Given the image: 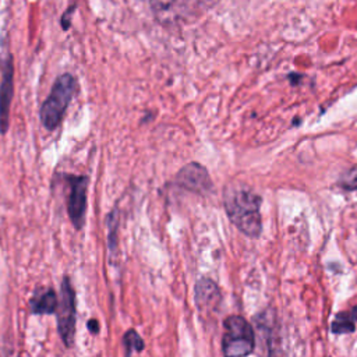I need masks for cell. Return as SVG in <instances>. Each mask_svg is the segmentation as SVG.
<instances>
[{"label": "cell", "mask_w": 357, "mask_h": 357, "mask_svg": "<svg viewBox=\"0 0 357 357\" xmlns=\"http://www.w3.org/2000/svg\"><path fill=\"white\" fill-rule=\"evenodd\" d=\"M223 205L230 222L245 236L258 237L262 230L261 197L252 190L240 185H227L223 192Z\"/></svg>", "instance_id": "1"}, {"label": "cell", "mask_w": 357, "mask_h": 357, "mask_svg": "<svg viewBox=\"0 0 357 357\" xmlns=\"http://www.w3.org/2000/svg\"><path fill=\"white\" fill-rule=\"evenodd\" d=\"M77 88L78 84L73 74L64 73L57 77L50 89L49 96L42 103L39 112L40 121L45 126V128L52 131L60 126L64 112L68 107L73 96L75 95Z\"/></svg>", "instance_id": "2"}, {"label": "cell", "mask_w": 357, "mask_h": 357, "mask_svg": "<svg viewBox=\"0 0 357 357\" xmlns=\"http://www.w3.org/2000/svg\"><path fill=\"white\" fill-rule=\"evenodd\" d=\"M222 350L225 356H247L254 350L255 333L252 326L240 315H230L223 322Z\"/></svg>", "instance_id": "3"}, {"label": "cell", "mask_w": 357, "mask_h": 357, "mask_svg": "<svg viewBox=\"0 0 357 357\" xmlns=\"http://www.w3.org/2000/svg\"><path fill=\"white\" fill-rule=\"evenodd\" d=\"M57 331L66 347H71L75 335V291L68 276L60 284V300L56 310Z\"/></svg>", "instance_id": "4"}, {"label": "cell", "mask_w": 357, "mask_h": 357, "mask_svg": "<svg viewBox=\"0 0 357 357\" xmlns=\"http://www.w3.org/2000/svg\"><path fill=\"white\" fill-rule=\"evenodd\" d=\"M70 184L68 195V216L73 226L77 230L84 227L85 211H86V194H88V177L86 176H68Z\"/></svg>", "instance_id": "5"}, {"label": "cell", "mask_w": 357, "mask_h": 357, "mask_svg": "<svg viewBox=\"0 0 357 357\" xmlns=\"http://www.w3.org/2000/svg\"><path fill=\"white\" fill-rule=\"evenodd\" d=\"M176 181L180 187L197 194H206L212 190V181L209 178L208 170L199 163L185 165L177 173Z\"/></svg>", "instance_id": "6"}, {"label": "cell", "mask_w": 357, "mask_h": 357, "mask_svg": "<svg viewBox=\"0 0 357 357\" xmlns=\"http://www.w3.org/2000/svg\"><path fill=\"white\" fill-rule=\"evenodd\" d=\"M14 95V67L13 59L8 57L4 63L3 78L0 84V132L6 134L10 121V107Z\"/></svg>", "instance_id": "7"}, {"label": "cell", "mask_w": 357, "mask_h": 357, "mask_svg": "<svg viewBox=\"0 0 357 357\" xmlns=\"http://www.w3.org/2000/svg\"><path fill=\"white\" fill-rule=\"evenodd\" d=\"M220 301V291L215 282L202 278L195 283V304L199 310L208 311L215 308Z\"/></svg>", "instance_id": "8"}, {"label": "cell", "mask_w": 357, "mask_h": 357, "mask_svg": "<svg viewBox=\"0 0 357 357\" xmlns=\"http://www.w3.org/2000/svg\"><path fill=\"white\" fill-rule=\"evenodd\" d=\"M57 304H59L57 296L54 290L50 287V289L36 290L33 297L31 298L29 307L33 314L42 315V314H54L57 310Z\"/></svg>", "instance_id": "9"}, {"label": "cell", "mask_w": 357, "mask_h": 357, "mask_svg": "<svg viewBox=\"0 0 357 357\" xmlns=\"http://www.w3.org/2000/svg\"><path fill=\"white\" fill-rule=\"evenodd\" d=\"M356 321H357V305L351 307L349 311L337 312L332 322L331 331L336 335L351 333L356 329V326H354Z\"/></svg>", "instance_id": "10"}, {"label": "cell", "mask_w": 357, "mask_h": 357, "mask_svg": "<svg viewBox=\"0 0 357 357\" xmlns=\"http://www.w3.org/2000/svg\"><path fill=\"white\" fill-rule=\"evenodd\" d=\"M123 344L126 347V354L131 356L132 353H138L144 350V340L142 337L137 333V331L130 329L126 332L124 337H123Z\"/></svg>", "instance_id": "11"}, {"label": "cell", "mask_w": 357, "mask_h": 357, "mask_svg": "<svg viewBox=\"0 0 357 357\" xmlns=\"http://www.w3.org/2000/svg\"><path fill=\"white\" fill-rule=\"evenodd\" d=\"M106 226H107V247L110 251L116 248L117 244V227H119V211L113 209L107 218H106Z\"/></svg>", "instance_id": "12"}, {"label": "cell", "mask_w": 357, "mask_h": 357, "mask_svg": "<svg viewBox=\"0 0 357 357\" xmlns=\"http://www.w3.org/2000/svg\"><path fill=\"white\" fill-rule=\"evenodd\" d=\"M339 185L347 191L357 190V166H353L342 173L339 178Z\"/></svg>", "instance_id": "13"}, {"label": "cell", "mask_w": 357, "mask_h": 357, "mask_svg": "<svg viewBox=\"0 0 357 357\" xmlns=\"http://www.w3.org/2000/svg\"><path fill=\"white\" fill-rule=\"evenodd\" d=\"M74 10H75V4H73L60 18V25L63 26L64 31H67L70 28V25H71V14L74 13Z\"/></svg>", "instance_id": "14"}, {"label": "cell", "mask_w": 357, "mask_h": 357, "mask_svg": "<svg viewBox=\"0 0 357 357\" xmlns=\"http://www.w3.org/2000/svg\"><path fill=\"white\" fill-rule=\"evenodd\" d=\"M152 6L155 8H159V10H163V8H167L170 7V4L173 3V0H151Z\"/></svg>", "instance_id": "15"}, {"label": "cell", "mask_w": 357, "mask_h": 357, "mask_svg": "<svg viewBox=\"0 0 357 357\" xmlns=\"http://www.w3.org/2000/svg\"><path fill=\"white\" fill-rule=\"evenodd\" d=\"M88 329H89L92 333H98V332H99V324H98V321L89 319V321H88Z\"/></svg>", "instance_id": "16"}]
</instances>
